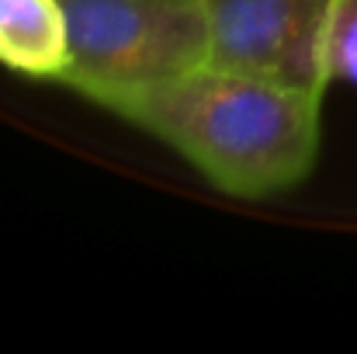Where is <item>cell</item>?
Returning <instances> with one entry per match:
<instances>
[{
    "label": "cell",
    "mask_w": 357,
    "mask_h": 354,
    "mask_svg": "<svg viewBox=\"0 0 357 354\" xmlns=\"http://www.w3.org/2000/svg\"><path fill=\"white\" fill-rule=\"evenodd\" d=\"M319 115L323 94L205 66L139 101L125 121L177 149L219 191L267 198L312 174Z\"/></svg>",
    "instance_id": "obj_1"
},
{
    "label": "cell",
    "mask_w": 357,
    "mask_h": 354,
    "mask_svg": "<svg viewBox=\"0 0 357 354\" xmlns=\"http://www.w3.org/2000/svg\"><path fill=\"white\" fill-rule=\"evenodd\" d=\"M63 7L73 52L63 84L121 118L208 66L202 0H63Z\"/></svg>",
    "instance_id": "obj_2"
},
{
    "label": "cell",
    "mask_w": 357,
    "mask_h": 354,
    "mask_svg": "<svg viewBox=\"0 0 357 354\" xmlns=\"http://www.w3.org/2000/svg\"><path fill=\"white\" fill-rule=\"evenodd\" d=\"M208 66L326 94L333 0H202Z\"/></svg>",
    "instance_id": "obj_3"
},
{
    "label": "cell",
    "mask_w": 357,
    "mask_h": 354,
    "mask_svg": "<svg viewBox=\"0 0 357 354\" xmlns=\"http://www.w3.org/2000/svg\"><path fill=\"white\" fill-rule=\"evenodd\" d=\"M70 63V17L63 0H0V66L28 80L63 84Z\"/></svg>",
    "instance_id": "obj_4"
},
{
    "label": "cell",
    "mask_w": 357,
    "mask_h": 354,
    "mask_svg": "<svg viewBox=\"0 0 357 354\" xmlns=\"http://www.w3.org/2000/svg\"><path fill=\"white\" fill-rule=\"evenodd\" d=\"M326 77L330 84L357 87V0H333L330 35H326Z\"/></svg>",
    "instance_id": "obj_5"
}]
</instances>
